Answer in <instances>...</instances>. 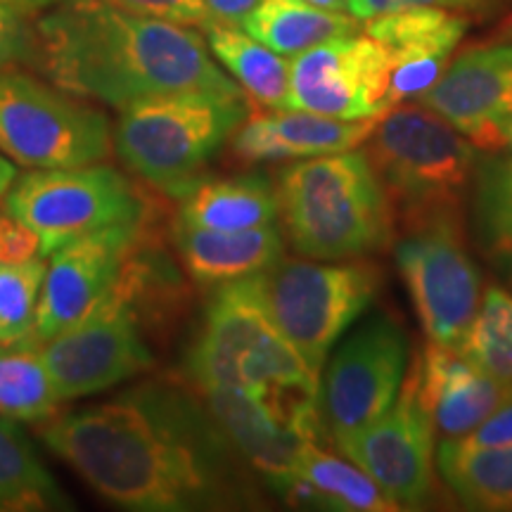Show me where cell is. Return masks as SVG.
Returning <instances> with one entry per match:
<instances>
[{
	"mask_svg": "<svg viewBox=\"0 0 512 512\" xmlns=\"http://www.w3.org/2000/svg\"><path fill=\"white\" fill-rule=\"evenodd\" d=\"M41 439L95 494L124 510L178 512L223 501L226 439L164 384L57 413L41 425Z\"/></svg>",
	"mask_w": 512,
	"mask_h": 512,
	"instance_id": "6da1fadb",
	"label": "cell"
},
{
	"mask_svg": "<svg viewBox=\"0 0 512 512\" xmlns=\"http://www.w3.org/2000/svg\"><path fill=\"white\" fill-rule=\"evenodd\" d=\"M34 36L41 69L57 88L117 110L166 93L247 95L195 29L133 15L107 0H60L38 19Z\"/></svg>",
	"mask_w": 512,
	"mask_h": 512,
	"instance_id": "7a4b0ae2",
	"label": "cell"
},
{
	"mask_svg": "<svg viewBox=\"0 0 512 512\" xmlns=\"http://www.w3.org/2000/svg\"><path fill=\"white\" fill-rule=\"evenodd\" d=\"M275 192L287 242L309 259L370 256L396 235L394 211L363 150L299 159L280 171Z\"/></svg>",
	"mask_w": 512,
	"mask_h": 512,
	"instance_id": "3957f363",
	"label": "cell"
},
{
	"mask_svg": "<svg viewBox=\"0 0 512 512\" xmlns=\"http://www.w3.org/2000/svg\"><path fill=\"white\" fill-rule=\"evenodd\" d=\"M188 377L197 389H245L283 406L318 401L320 392V377L261 306L254 275L219 285L188 356Z\"/></svg>",
	"mask_w": 512,
	"mask_h": 512,
	"instance_id": "277c9868",
	"label": "cell"
},
{
	"mask_svg": "<svg viewBox=\"0 0 512 512\" xmlns=\"http://www.w3.org/2000/svg\"><path fill=\"white\" fill-rule=\"evenodd\" d=\"M249 117V98L214 93L152 95L121 107L112 128L117 157L159 195L183 200L207 162Z\"/></svg>",
	"mask_w": 512,
	"mask_h": 512,
	"instance_id": "5b68a950",
	"label": "cell"
},
{
	"mask_svg": "<svg viewBox=\"0 0 512 512\" xmlns=\"http://www.w3.org/2000/svg\"><path fill=\"white\" fill-rule=\"evenodd\" d=\"M363 155L373 166L396 228L437 214H460L477 166V147L425 105L380 114Z\"/></svg>",
	"mask_w": 512,
	"mask_h": 512,
	"instance_id": "8992f818",
	"label": "cell"
},
{
	"mask_svg": "<svg viewBox=\"0 0 512 512\" xmlns=\"http://www.w3.org/2000/svg\"><path fill=\"white\" fill-rule=\"evenodd\" d=\"M147 249L133 254L112 292L86 318L38 347L62 401L105 392L155 363L140 328V302L155 273Z\"/></svg>",
	"mask_w": 512,
	"mask_h": 512,
	"instance_id": "52a82bcc",
	"label": "cell"
},
{
	"mask_svg": "<svg viewBox=\"0 0 512 512\" xmlns=\"http://www.w3.org/2000/svg\"><path fill=\"white\" fill-rule=\"evenodd\" d=\"M254 283L275 328L320 377L337 339L373 304L380 271L373 261L318 264L280 256Z\"/></svg>",
	"mask_w": 512,
	"mask_h": 512,
	"instance_id": "ba28073f",
	"label": "cell"
},
{
	"mask_svg": "<svg viewBox=\"0 0 512 512\" xmlns=\"http://www.w3.org/2000/svg\"><path fill=\"white\" fill-rule=\"evenodd\" d=\"M5 211L38 235L41 256L102 228L152 219L138 185L100 162L17 176L5 192Z\"/></svg>",
	"mask_w": 512,
	"mask_h": 512,
	"instance_id": "9c48e42d",
	"label": "cell"
},
{
	"mask_svg": "<svg viewBox=\"0 0 512 512\" xmlns=\"http://www.w3.org/2000/svg\"><path fill=\"white\" fill-rule=\"evenodd\" d=\"M110 119L34 76L0 69V155L27 169L105 162Z\"/></svg>",
	"mask_w": 512,
	"mask_h": 512,
	"instance_id": "30bf717a",
	"label": "cell"
},
{
	"mask_svg": "<svg viewBox=\"0 0 512 512\" xmlns=\"http://www.w3.org/2000/svg\"><path fill=\"white\" fill-rule=\"evenodd\" d=\"M396 266L427 339L456 349L482 302L460 214H437L403 226Z\"/></svg>",
	"mask_w": 512,
	"mask_h": 512,
	"instance_id": "8fae6325",
	"label": "cell"
},
{
	"mask_svg": "<svg viewBox=\"0 0 512 512\" xmlns=\"http://www.w3.org/2000/svg\"><path fill=\"white\" fill-rule=\"evenodd\" d=\"M408 344L399 325L375 318L342 342L320 377V418L332 437L387 413L406 377Z\"/></svg>",
	"mask_w": 512,
	"mask_h": 512,
	"instance_id": "7c38bea8",
	"label": "cell"
},
{
	"mask_svg": "<svg viewBox=\"0 0 512 512\" xmlns=\"http://www.w3.org/2000/svg\"><path fill=\"white\" fill-rule=\"evenodd\" d=\"M150 223L155 219L117 223L50 254L38 304L36 349L86 318L112 292L133 254L150 245Z\"/></svg>",
	"mask_w": 512,
	"mask_h": 512,
	"instance_id": "4fadbf2b",
	"label": "cell"
},
{
	"mask_svg": "<svg viewBox=\"0 0 512 512\" xmlns=\"http://www.w3.org/2000/svg\"><path fill=\"white\" fill-rule=\"evenodd\" d=\"M389 60L368 34L342 36L294 55L287 110L337 119H368L387 112Z\"/></svg>",
	"mask_w": 512,
	"mask_h": 512,
	"instance_id": "5bb4252c",
	"label": "cell"
},
{
	"mask_svg": "<svg viewBox=\"0 0 512 512\" xmlns=\"http://www.w3.org/2000/svg\"><path fill=\"white\" fill-rule=\"evenodd\" d=\"M434 437L430 415L420 406L413 384L403 377L399 399L387 413L361 430L332 439L399 508H415L430 494L437 460Z\"/></svg>",
	"mask_w": 512,
	"mask_h": 512,
	"instance_id": "9a60e30c",
	"label": "cell"
},
{
	"mask_svg": "<svg viewBox=\"0 0 512 512\" xmlns=\"http://www.w3.org/2000/svg\"><path fill=\"white\" fill-rule=\"evenodd\" d=\"M418 102L479 150H501L508 145L505 128L512 119V41L460 53Z\"/></svg>",
	"mask_w": 512,
	"mask_h": 512,
	"instance_id": "2e32d148",
	"label": "cell"
},
{
	"mask_svg": "<svg viewBox=\"0 0 512 512\" xmlns=\"http://www.w3.org/2000/svg\"><path fill=\"white\" fill-rule=\"evenodd\" d=\"M470 19L446 8H411L366 19L363 34L380 43L389 60L387 110L418 100L451 62Z\"/></svg>",
	"mask_w": 512,
	"mask_h": 512,
	"instance_id": "e0dca14e",
	"label": "cell"
},
{
	"mask_svg": "<svg viewBox=\"0 0 512 512\" xmlns=\"http://www.w3.org/2000/svg\"><path fill=\"white\" fill-rule=\"evenodd\" d=\"M406 380L441 439H458L477 430L512 394V384L472 366L458 349L434 342L415 358Z\"/></svg>",
	"mask_w": 512,
	"mask_h": 512,
	"instance_id": "ac0fdd59",
	"label": "cell"
},
{
	"mask_svg": "<svg viewBox=\"0 0 512 512\" xmlns=\"http://www.w3.org/2000/svg\"><path fill=\"white\" fill-rule=\"evenodd\" d=\"M380 117L337 119L306 110L249 114L233 138L242 162H292L361 147Z\"/></svg>",
	"mask_w": 512,
	"mask_h": 512,
	"instance_id": "d6986e66",
	"label": "cell"
},
{
	"mask_svg": "<svg viewBox=\"0 0 512 512\" xmlns=\"http://www.w3.org/2000/svg\"><path fill=\"white\" fill-rule=\"evenodd\" d=\"M178 259L195 283L226 285L249 278L283 256V233L271 226L247 230H209L176 219Z\"/></svg>",
	"mask_w": 512,
	"mask_h": 512,
	"instance_id": "ffe728a7",
	"label": "cell"
},
{
	"mask_svg": "<svg viewBox=\"0 0 512 512\" xmlns=\"http://www.w3.org/2000/svg\"><path fill=\"white\" fill-rule=\"evenodd\" d=\"M275 489L290 503H313L318 508L349 512H394L401 510L375 479L356 463L337 458L318 448V441H304L292 460L290 472Z\"/></svg>",
	"mask_w": 512,
	"mask_h": 512,
	"instance_id": "44dd1931",
	"label": "cell"
},
{
	"mask_svg": "<svg viewBox=\"0 0 512 512\" xmlns=\"http://www.w3.org/2000/svg\"><path fill=\"white\" fill-rule=\"evenodd\" d=\"M278 219V192L264 176L202 181L181 200L178 221L209 230H247Z\"/></svg>",
	"mask_w": 512,
	"mask_h": 512,
	"instance_id": "7402d4cb",
	"label": "cell"
},
{
	"mask_svg": "<svg viewBox=\"0 0 512 512\" xmlns=\"http://www.w3.org/2000/svg\"><path fill=\"white\" fill-rule=\"evenodd\" d=\"M434 463L467 508L512 510V444L465 446L458 439H441Z\"/></svg>",
	"mask_w": 512,
	"mask_h": 512,
	"instance_id": "603a6c76",
	"label": "cell"
},
{
	"mask_svg": "<svg viewBox=\"0 0 512 512\" xmlns=\"http://www.w3.org/2000/svg\"><path fill=\"white\" fill-rule=\"evenodd\" d=\"M242 29L283 57H294L332 38L361 31L356 17L316 8L304 0H264L245 19Z\"/></svg>",
	"mask_w": 512,
	"mask_h": 512,
	"instance_id": "cb8c5ba5",
	"label": "cell"
},
{
	"mask_svg": "<svg viewBox=\"0 0 512 512\" xmlns=\"http://www.w3.org/2000/svg\"><path fill=\"white\" fill-rule=\"evenodd\" d=\"M207 43L249 100L268 110H287L290 62L283 55L256 41L247 31H240V27L219 22L207 27Z\"/></svg>",
	"mask_w": 512,
	"mask_h": 512,
	"instance_id": "d4e9b609",
	"label": "cell"
},
{
	"mask_svg": "<svg viewBox=\"0 0 512 512\" xmlns=\"http://www.w3.org/2000/svg\"><path fill=\"white\" fill-rule=\"evenodd\" d=\"M74 505L17 420L0 415V512H55Z\"/></svg>",
	"mask_w": 512,
	"mask_h": 512,
	"instance_id": "484cf974",
	"label": "cell"
},
{
	"mask_svg": "<svg viewBox=\"0 0 512 512\" xmlns=\"http://www.w3.org/2000/svg\"><path fill=\"white\" fill-rule=\"evenodd\" d=\"M62 403L41 351L0 349V415L43 425L60 413Z\"/></svg>",
	"mask_w": 512,
	"mask_h": 512,
	"instance_id": "4316f807",
	"label": "cell"
},
{
	"mask_svg": "<svg viewBox=\"0 0 512 512\" xmlns=\"http://www.w3.org/2000/svg\"><path fill=\"white\" fill-rule=\"evenodd\" d=\"M456 349L486 375L512 384V294L496 285L486 287L475 318Z\"/></svg>",
	"mask_w": 512,
	"mask_h": 512,
	"instance_id": "83f0119b",
	"label": "cell"
},
{
	"mask_svg": "<svg viewBox=\"0 0 512 512\" xmlns=\"http://www.w3.org/2000/svg\"><path fill=\"white\" fill-rule=\"evenodd\" d=\"M475 174L479 242L491 259L512 271V155L486 157Z\"/></svg>",
	"mask_w": 512,
	"mask_h": 512,
	"instance_id": "f1b7e54d",
	"label": "cell"
},
{
	"mask_svg": "<svg viewBox=\"0 0 512 512\" xmlns=\"http://www.w3.org/2000/svg\"><path fill=\"white\" fill-rule=\"evenodd\" d=\"M46 268L43 256L22 264H0V349L34 347Z\"/></svg>",
	"mask_w": 512,
	"mask_h": 512,
	"instance_id": "f546056e",
	"label": "cell"
},
{
	"mask_svg": "<svg viewBox=\"0 0 512 512\" xmlns=\"http://www.w3.org/2000/svg\"><path fill=\"white\" fill-rule=\"evenodd\" d=\"M107 3L133 15L164 19V22H176L183 27L207 29L209 24H214L207 0H107Z\"/></svg>",
	"mask_w": 512,
	"mask_h": 512,
	"instance_id": "4dcf8cb0",
	"label": "cell"
},
{
	"mask_svg": "<svg viewBox=\"0 0 512 512\" xmlns=\"http://www.w3.org/2000/svg\"><path fill=\"white\" fill-rule=\"evenodd\" d=\"M41 256V240L27 223L0 209V264H22Z\"/></svg>",
	"mask_w": 512,
	"mask_h": 512,
	"instance_id": "1f68e13d",
	"label": "cell"
},
{
	"mask_svg": "<svg viewBox=\"0 0 512 512\" xmlns=\"http://www.w3.org/2000/svg\"><path fill=\"white\" fill-rule=\"evenodd\" d=\"M36 48V36L31 34L22 12L0 5V69L31 57Z\"/></svg>",
	"mask_w": 512,
	"mask_h": 512,
	"instance_id": "d6a6232c",
	"label": "cell"
},
{
	"mask_svg": "<svg viewBox=\"0 0 512 512\" xmlns=\"http://www.w3.org/2000/svg\"><path fill=\"white\" fill-rule=\"evenodd\" d=\"M491 0H347V10L358 22L384 12H399L411 8H446V10H475L489 5Z\"/></svg>",
	"mask_w": 512,
	"mask_h": 512,
	"instance_id": "836d02e7",
	"label": "cell"
},
{
	"mask_svg": "<svg viewBox=\"0 0 512 512\" xmlns=\"http://www.w3.org/2000/svg\"><path fill=\"white\" fill-rule=\"evenodd\" d=\"M465 446H510L512 444V394L494 413L486 418L477 430L465 437H458Z\"/></svg>",
	"mask_w": 512,
	"mask_h": 512,
	"instance_id": "e575fe53",
	"label": "cell"
},
{
	"mask_svg": "<svg viewBox=\"0 0 512 512\" xmlns=\"http://www.w3.org/2000/svg\"><path fill=\"white\" fill-rule=\"evenodd\" d=\"M261 3H264V0H207L214 22L240 29L242 24H245V19L252 15Z\"/></svg>",
	"mask_w": 512,
	"mask_h": 512,
	"instance_id": "d590c367",
	"label": "cell"
},
{
	"mask_svg": "<svg viewBox=\"0 0 512 512\" xmlns=\"http://www.w3.org/2000/svg\"><path fill=\"white\" fill-rule=\"evenodd\" d=\"M57 3H60V0H0L3 8L22 12V15H27V12H34V10L50 8V5H57Z\"/></svg>",
	"mask_w": 512,
	"mask_h": 512,
	"instance_id": "8d00e7d4",
	"label": "cell"
},
{
	"mask_svg": "<svg viewBox=\"0 0 512 512\" xmlns=\"http://www.w3.org/2000/svg\"><path fill=\"white\" fill-rule=\"evenodd\" d=\"M15 178H17L15 164H12L5 155H0V197H5V192L10 190V185L15 183Z\"/></svg>",
	"mask_w": 512,
	"mask_h": 512,
	"instance_id": "74e56055",
	"label": "cell"
},
{
	"mask_svg": "<svg viewBox=\"0 0 512 512\" xmlns=\"http://www.w3.org/2000/svg\"><path fill=\"white\" fill-rule=\"evenodd\" d=\"M304 3L316 5V8H325V10H347V0H304Z\"/></svg>",
	"mask_w": 512,
	"mask_h": 512,
	"instance_id": "f35d334b",
	"label": "cell"
},
{
	"mask_svg": "<svg viewBox=\"0 0 512 512\" xmlns=\"http://www.w3.org/2000/svg\"><path fill=\"white\" fill-rule=\"evenodd\" d=\"M496 36L501 38V41H512V15L505 19L501 27H498V34Z\"/></svg>",
	"mask_w": 512,
	"mask_h": 512,
	"instance_id": "ab89813d",
	"label": "cell"
},
{
	"mask_svg": "<svg viewBox=\"0 0 512 512\" xmlns=\"http://www.w3.org/2000/svg\"><path fill=\"white\" fill-rule=\"evenodd\" d=\"M505 138H508V145L512 147V119H510V124H508V128H505Z\"/></svg>",
	"mask_w": 512,
	"mask_h": 512,
	"instance_id": "60d3db41",
	"label": "cell"
},
{
	"mask_svg": "<svg viewBox=\"0 0 512 512\" xmlns=\"http://www.w3.org/2000/svg\"><path fill=\"white\" fill-rule=\"evenodd\" d=\"M510 273H512V271H510Z\"/></svg>",
	"mask_w": 512,
	"mask_h": 512,
	"instance_id": "b9f144b4",
	"label": "cell"
}]
</instances>
